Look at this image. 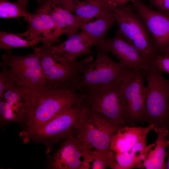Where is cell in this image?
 Segmentation results:
<instances>
[{"instance_id":"e0dca14e","label":"cell","mask_w":169,"mask_h":169,"mask_svg":"<svg viewBox=\"0 0 169 169\" xmlns=\"http://www.w3.org/2000/svg\"><path fill=\"white\" fill-rule=\"evenodd\" d=\"M156 132L157 136L156 141L147 146L146 158L143 164L146 169H165V158L169 141L167 138L168 130L161 128Z\"/></svg>"},{"instance_id":"6da1fadb","label":"cell","mask_w":169,"mask_h":169,"mask_svg":"<svg viewBox=\"0 0 169 169\" xmlns=\"http://www.w3.org/2000/svg\"><path fill=\"white\" fill-rule=\"evenodd\" d=\"M118 29L125 40L150 65L161 54L158 47L143 19L131 5L112 6Z\"/></svg>"},{"instance_id":"3957f363","label":"cell","mask_w":169,"mask_h":169,"mask_svg":"<svg viewBox=\"0 0 169 169\" xmlns=\"http://www.w3.org/2000/svg\"><path fill=\"white\" fill-rule=\"evenodd\" d=\"M143 71L147 85L141 121L153 125L155 132L161 128L168 130L169 79L164 77L153 63Z\"/></svg>"},{"instance_id":"83f0119b","label":"cell","mask_w":169,"mask_h":169,"mask_svg":"<svg viewBox=\"0 0 169 169\" xmlns=\"http://www.w3.org/2000/svg\"><path fill=\"white\" fill-rule=\"evenodd\" d=\"M156 10L169 16V0H147Z\"/></svg>"},{"instance_id":"cb8c5ba5","label":"cell","mask_w":169,"mask_h":169,"mask_svg":"<svg viewBox=\"0 0 169 169\" xmlns=\"http://www.w3.org/2000/svg\"><path fill=\"white\" fill-rule=\"evenodd\" d=\"M28 0H18L12 2L8 0H0V17L9 18L25 17L29 12L27 10Z\"/></svg>"},{"instance_id":"484cf974","label":"cell","mask_w":169,"mask_h":169,"mask_svg":"<svg viewBox=\"0 0 169 169\" xmlns=\"http://www.w3.org/2000/svg\"><path fill=\"white\" fill-rule=\"evenodd\" d=\"M0 96L8 89L17 84L15 78L11 69L0 64Z\"/></svg>"},{"instance_id":"5b68a950","label":"cell","mask_w":169,"mask_h":169,"mask_svg":"<svg viewBox=\"0 0 169 169\" xmlns=\"http://www.w3.org/2000/svg\"><path fill=\"white\" fill-rule=\"evenodd\" d=\"M122 128L100 113L87 107L78 120L73 133L90 150L108 155L110 151L111 137Z\"/></svg>"},{"instance_id":"277c9868","label":"cell","mask_w":169,"mask_h":169,"mask_svg":"<svg viewBox=\"0 0 169 169\" xmlns=\"http://www.w3.org/2000/svg\"><path fill=\"white\" fill-rule=\"evenodd\" d=\"M127 76L108 85L85 87L78 90L88 108L100 113L122 127L127 125L126 105L123 94Z\"/></svg>"},{"instance_id":"44dd1931","label":"cell","mask_w":169,"mask_h":169,"mask_svg":"<svg viewBox=\"0 0 169 169\" xmlns=\"http://www.w3.org/2000/svg\"><path fill=\"white\" fill-rule=\"evenodd\" d=\"M62 5L80 20L83 23L98 18L107 6L99 5L86 0H61Z\"/></svg>"},{"instance_id":"1f68e13d","label":"cell","mask_w":169,"mask_h":169,"mask_svg":"<svg viewBox=\"0 0 169 169\" xmlns=\"http://www.w3.org/2000/svg\"><path fill=\"white\" fill-rule=\"evenodd\" d=\"M166 156L167 159L165 162V169H169V144L166 149Z\"/></svg>"},{"instance_id":"603a6c76","label":"cell","mask_w":169,"mask_h":169,"mask_svg":"<svg viewBox=\"0 0 169 169\" xmlns=\"http://www.w3.org/2000/svg\"><path fill=\"white\" fill-rule=\"evenodd\" d=\"M36 12L39 15L42 22L44 30L42 45L47 47L53 45L55 42H59L61 33L51 16L40 5Z\"/></svg>"},{"instance_id":"9a60e30c","label":"cell","mask_w":169,"mask_h":169,"mask_svg":"<svg viewBox=\"0 0 169 169\" xmlns=\"http://www.w3.org/2000/svg\"><path fill=\"white\" fill-rule=\"evenodd\" d=\"M94 44L90 37L82 31L72 34L66 40L57 45L50 46L52 51L70 62L76 61L79 57L90 54L91 46Z\"/></svg>"},{"instance_id":"7a4b0ae2","label":"cell","mask_w":169,"mask_h":169,"mask_svg":"<svg viewBox=\"0 0 169 169\" xmlns=\"http://www.w3.org/2000/svg\"><path fill=\"white\" fill-rule=\"evenodd\" d=\"M82 99L70 86L46 88L37 95L33 118L19 133L23 141L32 131L66 111Z\"/></svg>"},{"instance_id":"d4e9b609","label":"cell","mask_w":169,"mask_h":169,"mask_svg":"<svg viewBox=\"0 0 169 169\" xmlns=\"http://www.w3.org/2000/svg\"><path fill=\"white\" fill-rule=\"evenodd\" d=\"M109 153L106 155L95 150L87 151L81 169H106L108 167V161Z\"/></svg>"},{"instance_id":"ffe728a7","label":"cell","mask_w":169,"mask_h":169,"mask_svg":"<svg viewBox=\"0 0 169 169\" xmlns=\"http://www.w3.org/2000/svg\"><path fill=\"white\" fill-rule=\"evenodd\" d=\"M52 10V15L58 26L61 29H68L70 36L77 33L82 22L73 13L66 8L60 0H48Z\"/></svg>"},{"instance_id":"f546056e","label":"cell","mask_w":169,"mask_h":169,"mask_svg":"<svg viewBox=\"0 0 169 169\" xmlns=\"http://www.w3.org/2000/svg\"><path fill=\"white\" fill-rule=\"evenodd\" d=\"M108 3L112 6L126 4L131 0H105Z\"/></svg>"},{"instance_id":"52a82bcc","label":"cell","mask_w":169,"mask_h":169,"mask_svg":"<svg viewBox=\"0 0 169 169\" xmlns=\"http://www.w3.org/2000/svg\"><path fill=\"white\" fill-rule=\"evenodd\" d=\"M86 107L81 99L66 111L32 131L23 142L27 143L31 141L42 144L45 147L46 153L48 154L54 145L73 132Z\"/></svg>"},{"instance_id":"d6a6232c","label":"cell","mask_w":169,"mask_h":169,"mask_svg":"<svg viewBox=\"0 0 169 169\" xmlns=\"http://www.w3.org/2000/svg\"><path fill=\"white\" fill-rule=\"evenodd\" d=\"M168 130L169 131V134L167 136V138L169 140V115H168Z\"/></svg>"},{"instance_id":"4316f807","label":"cell","mask_w":169,"mask_h":169,"mask_svg":"<svg viewBox=\"0 0 169 169\" xmlns=\"http://www.w3.org/2000/svg\"><path fill=\"white\" fill-rule=\"evenodd\" d=\"M24 18L29 25V28L43 40L44 34L43 25L39 14L36 12L34 13H29Z\"/></svg>"},{"instance_id":"8992f818","label":"cell","mask_w":169,"mask_h":169,"mask_svg":"<svg viewBox=\"0 0 169 169\" xmlns=\"http://www.w3.org/2000/svg\"><path fill=\"white\" fill-rule=\"evenodd\" d=\"M41 53V71L46 88L72 86L87 66L93 61L92 56L70 62L54 52L50 46L39 47Z\"/></svg>"},{"instance_id":"ac0fdd59","label":"cell","mask_w":169,"mask_h":169,"mask_svg":"<svg viewBox=\"0 0 169 169\" xmlns=\"http://www.w3.org/2000/svg\"><path fill=\"white\" fill-rule=\"evenodd\" d=\"M146 138L137 142L128 151L115 153L114 169L144 168L147 147Z\"/></svg>"},{"instance_id":"7c38bea8","label":"cell","mask_w":169,"mask_h":169,"mask_svg":"<svg viewBox=\"0 0 169 169\" xmlns=\"http://www.w3.org/2000/svg\"><path fill=\"white\" fill-rule=\"evenodd\" d=\"M130 2L144 21L161 54L169 56V16L151 8L141 0Z\"/></svg>"},{"instance_id":"9c48e42d","label":"cell","mask_w":169,"mask_h":169,"mask_svg":"<svg viewBox=\"0 0 169 169\" xmlns=\"http://www.w3.org/2000/svg\"><path fill=\"white\" fill-rule=\"evenodd\" d=\"M6 51L0 64L11 69L17 84L29 88L37 95L46 88L41 71L39 47H34L32 53L23 56L15 55L11 50Z\"/></svg>"},{"instance_id":"7402d4cb","label":"cell","mask_w":169,"mask_h":169,"mask_svg":"<svg viewBox=\"0 0 169 169\" xmlns=\"http://www.w3.org/2000/svg\"><path fill=\"white\" fill-rule=\"evenodd\" d=\"M41 41L40 38L30 29L21 33H16L1 31L0 49L5 51L13 48H19L34 46Z\"/></svg>"},{"instance_id":"f1b7e54d","label":"cell","mask_w":169,"mask_h":169,"mask_svg":"<svg viewBox=\"0 0 169 169\" xmlns=\"http://www.w3.org/2000/svg\"><path fill=\"white\" fill-rule=\"evenodd\" d=\"M153 63L161 72L165 71L169 74V56L159 54Z\"/></svg>"},{"instance_id":"30bf717a","label":"cell","mask_w":169,"mask_h":169,"mask_svg":"<svg viewBox=\"0 0 169 169\" xmlns=\"http://www.w3.org/2000/svg\"><path fill=\"white\" fill-rule=\"evenodd\" d=\"M131 69L117 62L105 51L97 49L96 58L83 71L72 87L74 90L108 85L125 78Z\"/></svg>"},{"instance_id":"ba28073f","label":"cell","mask_w":169,"mask_h":169,"mask_svg":"<svg viewBox=\"0 0 169 169\" xmlns=\"http://www.w3.org/2000/svg\"><path fill=\"white\" fill-rule=\"evenodd\" d=\"M37 94L29 88L16 84L0 96L1 127L15 123L23 129L33 117Z\"/></svg>"},{"instance_id":"5bb4252c","label":"cell","mask_w":169,"mask_h":169,"mask_svg":"<svg viewBox=\"0 0 169 169\" xmlns=\"http://www.w3.org/2000/svg\"><path fill=\"white\" fill-rule=\"evenodd\" d=\"M97 49L110 52L119 62L131 69L142 70L148 68L150 65L141 54L123 37L118 30L113 38L105 39Z\"/></svg>"},{"instance_id":"4dcf8cb0","label":"cell","mask_w":169,"mask_h":169,"mask_svg":"<svg viewBox=\"0 0 169 169\" xmlns=\"http://www.w3.org/2000/svg\"><path fill=\"white\" fill-rule=\"evenodd\" d=\"M89 2L99 5L110 7L111 6L105 0H85Z\"/></svg>"},{"instance_id":"d6986e66","label":"cell","mask_w":169,"mask_h":169,"mask_svg":"<svg viewBox=\"0 0 169 169\" xmlns=\"http://www.w3.org/2000/svg\"><path fill=\"white\" fill-rule=\"evenodd\" d=\"M115 20L112 10L107 7L95 21L83 23L80 29L87 34L97 48L105 39L106 34Z\"/></svg>"},{"instance_id":"2e32d148","label":"cell","mask_w":169,"mask_h":169,"mask_svg":"<svg viewBox=\"0 0 169 169\" xmlns=\"http://www.w3.org/2000/svg\"><path fill=\"white\" fill-rule=\"evenodd\" d=\"M154 129L152 125L146 127L126 126L119 130L111 137L110 151L115 153L126 151L137 142L146 138L149 132Z\"/></svg>"},{"instance_id":"8fae6325","label":"cell","mask_w":169,"mask_h":169,"mask_svg":"<svg viewBox=\"0 0 169 169\" xmlns=\"http://www.w3.org/2000/svg\"><path fill=\"white\" fill-rule=\"evenodd\" d=\"M143 70L131 69L124 82L123 94L126 111V123L131 126L142 120L143 116L146 87Z\"/></svg>"},{"instance_id":"4fadbf2b","label":"cell","mask_w":169,"mask_h":169,"mask_svg":"<svg viewBox=\"0 0 169 169\" xmlns=\"http://www.w3.org/2000/svg\"><path fill=\"white\" fill-rule=\"evenodd\" d=\"M90 151L73 132L64 139L51 157L48 167L52 169H81L86 152Z\"/></svg>"}]
</instances>
